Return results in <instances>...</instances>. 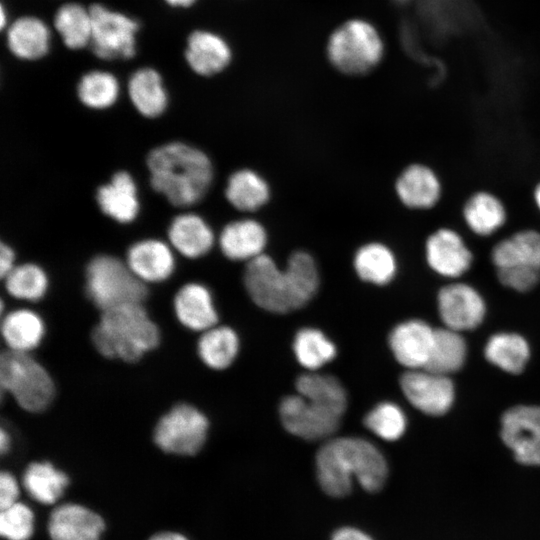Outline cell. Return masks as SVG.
<instances>
[{
    "mask_svg": "<svg viewBox=\"0 0 540 540\" xmlns=\"http://www.w3.org/2000/svg\"><path fill=\"white\" fill-rule=\"evenodd\" d=\"M12 446V438L8 430L4 427L0 429V452L2 455L9 452Z\"/></svg>",
    "mask_w": 540,
    "mask_h": 540,
    "instance_id": "obj_47",
    "label": "cell"
},
{
    "mask_svg": "<svg viewBox=\"0 0 540 540\" xmlns=\"http://www.w3.org/2000/svg\"><path fill=\"white\" fill-rule=\"evenodd\" d=\"M239 339L228 326L215 325L203 331L196 343V352L202 363L213 370H224L235 360Z\"/></svg>",
    "mask_w": 540,
    "mask_h": 540,
    "instance_id": "obj_33",
    "label": "cell"
},
{
    "mask_svg": "<svg viewBox=\"0 0 540 540\" xmlns=\"http://www.w3.org/2000/svg\"><path fill=\"white\" fill-rule=\"evenodd\" d=\"M364 424L378 437L395 441L404 434L407 419L401 407L392 402H382L366 414Z\"/></svg>",
    "mask_w": 540,
    "mask_h": 540,
    "instance_id": "obj_39",
    "label": "cell"
},
{
    "mask_svg": "<svg viewBox=\"0 0 540 540\" xmlns=\"http://www.w3.org/2000/svg\"><path fill=\"white\" fill-rule=\"evenodd\" d=\"M68 475L50 461H33L22 475V486L27 494L43 505L56 503L69 485Z\"/></svg>",
    "mask_w": 540,
    "mask_h": 540,
    "instance_id": "obj_29",
    "label": "cell"
},
{
    "mask_svg": "<svg viewBox=\"0 0 540 540\" xmlns=\"http://www.w3.org/2000/svg\"><path fill=\"white\" fill-rule=\"evenodd\" d=\"M353 266L360 279L379 286L390 283L398 270L395 253L380 242H370L359 247L354 255Z\"/></svg>",
    "mask_w": 540,
    "mask_h": 540,
    "instance_id": "obj_30",
    "label": "cell"
},
{
    "mask_svg": "<svg viewBox=\"0 0 540 540\" xmlns=\"http://www.w3.org/2000/svg\"><path fill=\"white\" fill-rule=\"evenodd\" d=\"M158 325L142 302L127 303L101 311L91 331V341L105 358L135 363L160 343Z\"/></svg>",
    "mask_w": 540,
    "mask_h": 540,
    "instance_id": "obj_4",
    "label": "cell"
},
{
    "mask_svg": "<svg viewBox=\"0 0 540 540\" xmlns=\"http://www.w3.org/2000/svg\"><path fill=\"white\" fill-rule=\"evenodd\" d=\"M150 185L171 205L186 208L199 203L214 179V167L202 150L180 141L154 147L147 154Z\"/></svg>",
    "mask_w": 540,
    "mask_h": 540,
    "instance_id": "obj_2",
    "label": "cell"
},
{
    "mask_svg": "<svg viewBox=\"0 0 540 540\" xmlns=\"http://www.w3.org/2000/svg\"><path fill=\"white\" fill-rule=\"evenodd\" d=\"M47 528L51 540H101L105 521L84 505L64 503L52 510Z\"/></svg>",
    "mask_w": 540,
    "mask_h": 540,
    "instance_id": "obj_17",
    "label": "cell"
},
{
    "mask_svg": "<svg viewBox=\"0 0 540 540\" xmlns=\"http://www.w3.org/2000/svg\"><path fill=\"white\" fill-rule=\"evenodd\" d=\"M185 59L198 75L209 77L231 62V48L224 38L207 30H195L187 38Z\"/></svg>",
    "mask_w": 540,
    "mask_h": 540,
    "instance_id": "obj_26",
    "label": "cell"
},
{
    "mask_svg": "<svg viewBox=\"0 0 540 540\" xmlns=\"http://www.w3.org/2000/svg\"><path fill=\"white\" fill-rule=\"evenodd\" d=\"M53 24L67 48L77 50L90 44L92 19L89 8L78 3H65L57 9Z\"/></svg>",
    "mask_w": 540,
    "mask_h": 540,
    "instance_id": "obj_35",
    "label": "cell"
},
{
    "mask_svg": "<svg viewBox=\"0 0 540 540\" xmlns=\"http://www.w3.org/2000/svg\"><path fill=\"white\" fill-rule=\"evenodd\" d=\"M167 238L173 250L188 259L205 256L215 244L213 229L194 212L175 215L168 225Z\"/></svg>",
    "mask_w": 540,
    "mask_h": 540,
    "instance_id": "obj_22",
    "label": "cell"
},
{
    "mask_svg": "<svg viewBox=\"0 0 540 540\" xmlns=\"http://www.w3.org/2000/svg\"><path fill=\"white\" fill-rule=\"evenodd\" d=\"M298 394L324 400L345 411L347 395L339 380L331 375L308 373L298 377L296 381Z\"/></svg>",
    "mask_w": 540,
    "mask_h": 540,
    "instance_id": "obj_40",
    "label": "cell"
},
{
    "mask_svg": "<svg viewBox=\"0 0 540 540\" xmlns=\"http://www.w3.org/2000/svg\"><path fill=\"white\" fill-rule=\"evenodd\" d=\"M484 355L488 362L509 374H519L527 366L531 349L528 341L514 332H498L487 340Z\"/></svg>",
    "mask_w": 540,
    "mask_h": 540,
    "instance_id": "obj_31",
    "label": "cell"
},
{
    "mask_svg": "<svg viewBox=\"0 0 540 540\" xmlns=\"http://www.w3.org/2000/svg\"><path fill=\"white\" fill-rule=\"evenodd\" d=\"M76 91L78 99L84 106L93 110H104L116 103L120 86L112 73L93 70L80 78Z\"/></svg>",
    "mask_w": 540,
    "mask_h": 540,
    "instance_id": "obj_37",
    "label": "cell"
},
{
    "mask_svg": "<svg viewBox=\"0 0 540 540\" xmlns=\"http://www.w3.org/2000/svg\"><path fill=\"white\" fill-rule=\"evenodd\" d=\"M500 437L518 463L539 466L540 406L520 404L507 409L500 419Z\"/></svg>",
    "mask_w": 540,
    "mask_h": 540,
    "instance_id": "obj_12",
    "label": "cell"
},
{
    "mask_svg": "<svg viewBox=\"0 0 540 540\" xmlns=\"http://www.w3.org/2000/svg\"><path fill=\"white\" fill-rule=\"evenodd\" d=\"M293 350L298 362L309 370H316L336 356V347L321 331L303 328L297 332Z\"/></svg>",
    "mask_w": 540,
    "mask_h": 540,
    "instance_id": "obj_38",
    "label": "cell"
},
{
    "mask_svg": "<svg viewBox=\"0 0 540 540\" xmlns=\"http://www.w3.org/2000/svg\"><path fill=\"white\" fill-rule=\"evenodd\" d=\"M225 197L235 209L254 212L269 201L270 187L256 171L248 168L239 169L229 176Z\"/></svg>",
    "mask_w": 540,
    "mask_h": 540,
    "instance_id": "obj_32",
    "label": "cell"
},
{
    "mask_svg": "<svg viewBox=\"0 0 540 540\" xmlns=\"http://www.w3.org/2000/svg\"><path fill=\"white\" fill-rule=\"evenodd\" d=\"M532 200L535 208L540 214V180L534 185L532 190Z\"/></svg>",
    "mask_w": 540,
    "mask_h": 540,
    "instance_id": "obj_48",
    "label": "cell"
},
{
    "mask_svg": "<svg viewBox=\"0 0 540 540\" xmlns=\"http://www.w3.org/2000/svg\"><path fill=\"white\" fill-rule=\"evenodd\" d=\"M208 431L206 415L194 405L181 402L158 419L153 441L166 454L193 456L204 446Z\"/></svg>",
    "mask_w": 540,
    "mask_h": 540,
    "instance_id": "obj_8",
    "label": "cell"
},
{
    "mask_svg": "<svg viewBox=\"0 0 540 540\" xmlns=\"http://www.w3.org/2000/svg\"><path fill=\"white\" fill-rule=\"evenodd\" d=\"M0 385L3 393L29 413L47 410L56 395L51 374L30 353L5 350L1 354Z\"/></svg>",
    "mask_w": 540,
    "mask_h": 540,
    "instance_id": "obj_5",
    "label": "cell"
},
{
    "mask_svg": "<svg viewBox=\"0 0 540 540\" xmlns=\"http://www.w3.org/2000/svg\"><path fill=\"white\" fill-rule=\"evenodd\" d=\"M167 4L173 7H189L193 5L196 0H165Z\"/></svg>",
    "mask_w": 540,
    "mask_h": 540,
    "instance_id": "obj_49",
    "label": "cell"
},
{
    "mask_svg": "<svg viewBox=\"0 0 540 540\" xmlns=\"http://www.w3.org/2000/svg\"><path fill=\"white\" fill-rule=\"evenodd\" d=\"M85 291L101 311L135 302H144L147 285L129 269L125 260L108 254L96 255L85 269Z\"/></svg>",
    "mask_w": 540,
    "mask_h": 540,
    "instance_id": "obj_7",
    "label": "cell"
},
{
    "mask_svg": "<svg viewBox=\"0 0 540 540\" xmlns=\"http://www.w3.org/2000/svg\"><path fill=\"white\" fill-rule=\"evenodd\" d=\"M330 540H374L367 532L352 526H344L334 531Z\"/></svg>",
    "mask_w": 540,
    "mask_h": 540,
    "instance_id": "obj_44",
    "label": "cell"
},
{
    "mask_svg": "<svg viewBox=\"0 0 540 540\" xmlns=\"http://www.w3.org/2000/svg\"><path fill=\"white\" fill-rule=\"evenodd\" d=\"M96 202L101 212L120 224L133 222L140 211L137 184L127 171H117L99 186Z\"/></svg>",
    "mask_w": 540,
    "mask_h": 540,
    "instance_id": "obj_23",
    "label": "cell"
},
{
    "mask_svg": "<svg viewBox=\"0 0 540 540\" xmlns=\"http://www.w3.org/2000/svg\"><path fill=\"white\" fill-rule=\"evenodd\" d=\"M267 241L264 226L250 218L229 222L223 227L218 237L222 254L232 261L249 262L262 255Z\"/></svg>",
    "mask_w": 540,
    "mask_h": 540,
    "instance_id": "obj_25",
    "label": "cell"
},
{
    "mask_svg": "<svg viewBox=\"0 0 540 540\" xmlns=\"http://www.w3.org/2000/svg\"><path fill=\"white\" fill-rule=\"evenodd\" d=\"M6 39L7 46L15 57L33 61L48 53L51 34L41 19L35 16H22L8 27Z\"/></svg>",
    "mask_w": 540,
    "mask_h": 540,
    "instance_id": "obj_27",
    "label": "cell"
},
{
    "mask_svg": "<svg viewBox=\"0 0 540 540\" xmlns=\"http://www.w3.org/2000/svg\"><path fill=\"white\" fill-rule=\"evenodd\" d=\"M16 256L13 248L2 242L0 245V275L4 278L15 266Z\"/></svg>",
    "mask_w": 540,
    "mask_h": 540,
    "instance_id": "obj_45",
    "label": "cell"
},
{
    "mask_svg": "<svg viewBox=\"0 0 540 540\" xmlns=\"http://www.w3.org/2000/svg\"><path fill=\"white\" fill-rule=\"evenodd\" d=\"M243 282L256 305L269 312L288 313L315 296L320 278L312 255L295 251L284 269L265 253L247 262Z\"/></svg>",
    "mask_w": 540,
    "mask_h": 540,
    "instance_id": "obj_1",
    "label": "cell"
},
{
    "mask_svg": "<svg viewBox=\"0 0 540 540\" xmlns=\"http://www.w3.org/2000/svg\"><path fill=\"white\" fill-rule=\"evenodd\" d=\"M424 258L433 273L453 281L461 279L471 270L475 255L458 230L440 226L426 237Z\"/></svg>",
    "mask_w": 540,
    "mask_h": 540,
    "instance_id": "obj_11",
    "label": "cell"
},
{
    "mask_svg": "<svg viewBox=\"0 0 540 540\" xmlns=\"http://www.w3.org/2000/svg\"><path fill=\"white\" fill-rule=\"evenodd\" d=\"M489 259L494 270L540 269V231L522 228L504 236L491 247Z\"/></svg>",
    "mask_w": 540,
    "mask_h": 540,
    "instance_id": "obj_21",
    "label": "cell"
},
{
    "mask_svg": "<svg viewBox=\"0 0 540 540\" xmlns=\"http://www.w3.org/2000/svg\"><path fill=\"white\" fill-rule=\"evenodd\" d=\"M461 217L470 233L489 238L505 227L509 214L501 197L493 191L479 189L465 199Z\"/></svg>",
    "mask_w": 540,
    "mask_h": 540,
    "instance_id": "obj_20",
    "label": "cell"
},
{
    "mask_svg": "<svg viewBox=\"0 0 540 540\" xmlns=\"http://www.w3.org/2000/svg\"><path fill=\"white\" fill-rule=\"evenodd\" d=\"M285 429L306 440L325 439L339 428L344 412L328 402L300 394L285 397L279 406Z\"/></svg>",
    "mask_w": 540,
    "mask_h": 540,
    "instance_id": "obj_9",
    "label": "cell"
},
{
    "mask_svg": "<svg viewBox=\"0 0 540 540\" xmlns=\"http://www.w3.org/2000/svg\"><path fill=\"white\" fill-rule=\"evenodd\" d=\"M400 387L410 404L429 416L446 414L455 400L450 376L426 368L407 370L400 378Z\"/></svg>",
    "mask_w": 540,
    "mask_h": 540,
    "instance_id": "obj_14",
    "label": "cell"
},
{
    "mask_svg": "<svg viewBox=\"0 0 540 540\" xmlns=\"http://www.w3.org/2000/svg\"><path fill=\"white\" fill-rule=\"evenodd\" d=\"M395 193L399 201L409 209L431 210L442 199L443 183L431 166L412 163L398 175Z\"/></svg>",
    "mask_w": 540,
    "mask_h": 540,
    "instance_id": "obj_16",
    "label": "cell"
},
{
    "mask_svg": "<svg viewBox=\"0 0 540 540\" xmlns=\"http://www.w3.org/2000/svg\"><path fill=\"white\" fill-rule=\"evenodd\" d=\"M34 528V513L28 505L18 501L1 509L0 534L6 540H29Z\"/></svg>",
    "mask_w": 540,
    "mask_h": 540,
    "instance_id": "obj_41",
    "label": "cell"
},
{
    "mask_svg": "<svg viewBox=\"0 0 540 540\" xmlns=\"http://www.w3.org/2000/svg\"><path fill=\"white\" fill-rule=\"evenodd\" d=\"M498 282L517 293H527L540 284V269L510 268L495 270Z\"/></svg>",
    "mask_w": 540,
    "mask_h": 540,
    "instance_id": "obj_42",
    "label": "cell"
},
{
    "mask_svg": "<svg viewBox=\"0 0 540 540\" xmlns=\"http://www.w3.org/2000/svg\"><path fill=\"white\" fill-rule=\"evenodd\" d=\"M89 9L92 19L89 46L94 55L103 60L132 58L136 51L139 23L98 3Z\"/></svg>",
    "mask_w": 540,
    "mask_h": 540,
    "instance_id": "obj_10",
    "label": "cell"
},
{
    "mask_svg": "<svg viewBox=\"0 0 540 540\" xmlns=\"http://www.w3.org/2000/svg\"><path fill=\"white\" fill-rule=\"evenodd\" d=\"M436 303L444 327L461 333L479 327L487 312L486 301L480 291L460 279L440 287Z\"/></svg>",
    "mask_w": 540,
    "mask_h": 540,
    "instance_id": "obj_13",
    "label": "cell"
},
{
    "mask_svg": "<svg viewBox=\"0 0 540 540\" xmlns=\"http://www.w3.org/2000/svg\"><path fill=\"white\" fill-rule=\"evenodd\" d=\"M128 95L136 111L146 118L162 115L168 106V94L161 75L153 68L143 67L132 73Z\"/></svg>",
    "mask_w": 540,
    "mask_h": 540,
    "instance_id": "obj_28",
    "label": "cell"
},
{
    "mask_svg": "<svg viewBox=\"0 0 540 540\" xmlns=\"http://www.w3.org/2000/svg\"><path fill=\"white\" fill-rule=\"evenodd\" d=\"M3 279L7 294L19 301L38 302L49 289V277L38 264L27 262L16 265Z\"/></svg>",
    "mask_w": 540,
    "mask_h": 540,
    "instance_id": "obj_36",
    "label": "cell"
},
{
    "mask_svg": "<svg viewBox=\"0 0 540 540\" xmlns=\"http://www.w3.org/2000/svg\"><path fill=\"white\" fill-rule=\"evenodd\" d=\"M5 25V13H4V7L1 6V28H3Z\"/></svg>",
    "mask_w": 540,
    "mask_h": 540,
    "instance_id": "obj_50",
    "label": "cell"
},
{
    "mask_svg": "<svg viewBox=\"0 0 540 540\" xmlns=\"http://www.w3.org/2000/svg\"><path fill=\"white\" fill-rule=\"evenodd\" d=\"M467 344L461 332L447 327L435 329L426 369L450 376L459 371L467 358Z\"/></svg>",
    "mask_w": 540,
    "mask_h": 540,
    "instance_id": "obj_34",
    "label": "cell"
},
{
    "mask_svg": "<svg viewBox=\"0 0 540 540\" xmlns=\"http://www.w3.org/2000/svg\"><path fill=\"white\" fill-rule=\"evenodd\" d=\"M148 540H190L186 535L176 531H161L153 534Z\"/></svg>",
    "mask_w": 540,
    "mask_h": 540,
    "instance_id": "obj_46",
    "label": "cell"
},
{
    "mask_svg": "<svg viewBox=\"0 0 540 540\" xmlns=\"http://www.w3.org/2000/svg\"><path fill=\"white\" fill-rule=\"evenodd\" d=\"M125 262L145 285L162 283L175 271V251L171 245L156 238L141 239L131 244Z\"/></svg>",
    "mask_w": 540,
    "mask_h": 540,
    "instance_id": "obj_15",
    "label": "cell"
},
{
    "mask_svg": "<svg viewBox=\"0 0 540 540\" xmlns=\"http://www.w3.org/2000/svg\"><path fill=\"white\" fill-rule=\"evenodd\" d=\"M435 329L419 319L399 323L389 335L395 359L408 370L425 368L430 358Z\"/></svg>",
    "mask_w": 540,
    "mask_h": 540,
    "instance_id": "obj_18",
    "label": "cell"
},
{
    "mask_svg": "<svg viewBox=\"0 0 540 540\" xmlns=\"http://www.w3.org/2000/svg\"><path fill=\"white\" fill-rule=\"evenodd\" d=\"M178 323L193 332L217 325L218 313L210 289L200 282H187L179 287L172 301Z\"/></svg>",
    "mask_w": 540,
    "mask_h": 540,
    "instance_id": "obj_19",
    "label": "cell"
},
{
    "mask_svg": "<svg viewBox=\"0 0 540 540\" xmlns=\"http://www.w3.org/2000/svg\"><path fill=\"white\" fill-rule=\"evenodd\" d=\"M20 485L16 477L10 472L3 470L0 473V508L4 509L18 502Z\"/></svg>",
    "mask_w": 540,
    "mask_h": 540,
    "instance_id": "obj_43",
    "label": "cell"
},
{
    "mask_svg": "<svg viewBox=\"0 0 540 540\" xmlns=\"http://www.w3.org/2000/svg\"><path fill=\"white\" fill-rule=\"evenodd\" d=\"M326 50L328 60L338 71L359 76L380 63L384 44L375 26L362 19H351L331 33Z\"/></svg>",
    "mask_w": 540,
    "mask_h": 540,
    "instance_id": "obj_6",
    "label": "cell"
},
{
    "mask_svg": "<svg viewBox=\"0 0 540 540\" xmlns=\"http://www.w3.org/2000/svg\"><path fill=\"white\" fill-rule=\"evenodd\" d=\"M0 331L6 350L31 354L42 344L46 324L35 310L20 307L2 313Z\"/></svg>",
    "mask_w": 540,
    "mask_h": 540,
    "instance_id": "obj_24",
    "label": "cell"
},
{
    "mask_svg": "<svg viewBox=\"0 0 540 540\" xmlns=\"http://www.w3.org/2000/svg\"><path fill=\"white\" fill-rule=\"evenodd\" d=\"M321 489L331 497L351 492L353 481L368 492L380 490L388 477V464L382 452L359 437H339L327 441L315 458Z\"/></svg>",
    "mask_w": 540,
    "mask_h": 540,
    "instance_id": "obj_3",
    "label": "cell"
}]
</instances>
